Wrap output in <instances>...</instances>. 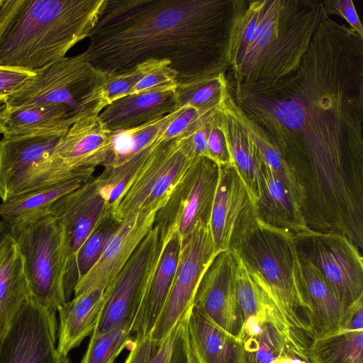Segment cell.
<instances>
[{
  "label": "cell",
  "mask_w": 363,
  "mask_h": 363,
  "mask_svg": "<svg viewBox=\"0 0 363 363\" xmlns=\"http://www.w3.org/2000/svg\"><path fill=\"white\" fill-rule=\"evenodd\" d=\"M0 345H1V342H0Z\"/></svg>",
  "instance_id": "681fc988"
},
{
  "label": "cell",
  "mask_w": 363,
  "mask_h": 363,
  "mask_svg": "<svg viewBox=\"0 0 363 363\" xmlns=\"http://www.w3.org/2000/svg\"><path fill=\"white\" fill-rule=\"evenodd\" d=\"M56 313L30 296L1 341L0 363H68L57 349Z\"/></svg>",
  "instance_id": "4fadbf2b"
},
{
  "label": "cell",
  "mask_w": 363,
  "mask_h": 363,
  "mask_svg": "<svg viewBox=\"0 0 363 363\" xmlns=\"http://www.w3.org/2000/svg\"><path fill=\"white\" fill-rule=\"evenodd\" d=\"M190 133L171 140L157 138L152 143L146 159L116 205L117 220L163 207L196 157Z\"/></svg>",
  "instance_id": "ba28073f"
},
{
  "label": "cell",
  "mask_w": 363,
  "mask_h": 363,
  "mask_svg": "<svg viewBox=\"0 0 363 363\" xmlns=\"http://www.w3.org/2000/svg\"><path fill=\"white\" fill-rule=\"evenodd\" d=\"M133 322H125L100 334H91L80 363H114L122 350L133 341Z\"/></svg>",
  "instance_id": "74e56055"
},
{
  "label": "cell",
  "mask_w": 363,
  "mask_h": 363,
  "mask_svg": "<svg viewBox=\"0 0 363 363\" xmlns=\"http://www.w3.org/2000/svg\"><path fill=\"white\" fill-rule=\"evenodd\" d=\"M69 128L4 135L0 140V199L21 194L33 169L48 158Z\"/></svg>",
  "instance_id": "9a60e30c"
},
{
  "label": "cell",
  "mask_w": 363,
  "mask_h": 363,
  "mask_svg": "<svg viewBox=\"0 0 363 363\" xmlns=\"http://www.w3.org/2000/svg\"><path fill=\"white\" fill-rule=\"evenodd\" d=\"M104 297L105 289L96 288L74 296L58 308L57 349L61 355L67 357L72 350L93 333Z\"/></svg>",
  "instance_id": "d4e9b609"
},
{
  "label": "cell",
  "mask_w": 363,
  "mask_h": 363,
  "mask_svg": "<svg viewBox=\"0 0 363 363\" xmlns=\"http://www.w3.org/2000/svg\"><path fill=\"white\" fill-rule=\"evenodd\" d=\"M294 236L257 221L234 250L266 289L289 325L310 337Z\"/></svg>",
  "instance_id": "5b68a950"
},
{
  "label": "cell",
  "mask_w": 363,
  "mask_h": 363,
  "mask_svg": "<svg viewBox=\"0 0 363 363\" xmlns=\"http://www.w3.org/2000/svg\"><path fill=\"white\" fill-rule=\"evenodd\" d=\"M92 177V176H91ZM91 177H79L21 194L0 203V220L12 237L50 215L52 206Z\"/></svg>",
  "instance_id": "603a6c76"
},
{
  "label": "cell",
  "mask_w": 363,
  "mask_h": 363,
  "mask_svg": "<svg viewBox=\"0 0 363 363\" xmlns=\"http://www.w3.org/2000/svg\"><path fill=\"white\" fill-rule=\"evenodd\" d=\"M238 108L240 118L262 162L282 181L301 208L303 199L302 188L284 156L266 131Z\"/></svg>",
  "instance_id": "d6a6232c"
},
{
  "label": "cell",
  "mask_w": 363,
  "mask_h": 363,
  "mask_svg": "<svg viewBox=\"0 0 363 363\" xmlns=\"http://www.w3.org/2000/svg\"><path fill=\"white\" fill-rule=\"evenodd\" d=\"M142 78L131 88L128 95L143 92L174 89L177 85V74L167 61H148Z\"/></svg>",
  "instance_id": "f35d334b"
},
{
  "label": "cell",
  "mask_w": 363,
  "mask_h": 363,
  "mask_svg": "<svg viewBox=\"0 0 363 363\" xmlns=\"http://www.w3.org/2000/svg\"><path fill=\"white\" fill-rule=\"evenodd\" d=\"M194 363H248L242 342L192 307L187 321Z\"/></svg>",
  "instance_id": "cb8c5ba5"
},
{
  "label": "cell",
  "mask_w": 363,
  "mask_h": 363,
  "mask_svg": "<svg viewBox=\"0 0 363 363\" xmlns=\"http://www.w3.org/2000/svg\"><path fill=\"white\" fill-rule=\"evenodd\" d=\"M5 101H6L5 98L0 96V107L4 104Z\"/></svg>",
  "instance_id": "7dc6e473"
},
{
  "label": "cell",
  "mask_w": 363,
  "mask_h": 363,
  "mask_svg": "<svg viewBox=\"0 0 363 363\" xmlns=\"http://www.w3.org/2000/svg\"><path fill=\"white\" fill-rule=\"evenodd\" d=\"M322 3L325 15H337L343 18L350 28L363 38V28L352 0H327Z\"/></svg>",
  "instance_id": "7bdbcfd3"
},
{
  "label": "cell",
  "mask_w": 363,
  "mask_h": 363,
  "mask_svg": "<svg viewBox=\"0 0 363 363\" xmlns=\"http://www.w3.org/2000/svg\"><path fill=\"white\" fill-rule=\"evenodd\" d=\"M261 194L255 203L257 221L296 235L308 229L300 206L282 181L262 161Z\"/></svg>",
  "instance_id": "484cf974"
},
{
  "label": "cell",
  "mask_w": 363,
  "mask_h": 363,
  "mask_svg": "<svg viewBox=\"0 0 363 363\" xmlns=\"http://www.w3.org/2000/svg\"><path fill=\"white\" fill-rule=\"evenodd\" d=\"M233 97L294 172L307 224L362 215L363 38L324 13L295 72Z\"/></svg>",
  "instance_id": "6da1fadb"
},
{
  "label": "cell",
  "mask_w": 363,
  "mask_h": 363,
  "mask_svg": "<svg viewBox=\"0 0 363 363\" xmlns=\"http://www.w3.org/2000/svg\"><path fill=\"white\" fill-rule=\"evenodd\" d=\"M175 89L125 96L106 106L99 118L111 133L138 128L179 108Z\"/></svg>",
  "instance_id": "44dd1931"
},
{
  "label": "cell",
  "mask_w": 363,
  "mask_h": 363,
  "mask_svg": "<svg viewBox=\"0 0 363 363\" xmlns=\"http://www.w3.org/2000/svg\"><path fill=\"white\" fill-rule=\"evenodd\" d=\"M241 341L248 363H270L292 342L310 343L305 335L293 330L284 320L263 321Z\"/></svg>",
  "instance_id": "4dcf8cb0"
},
{
  "label": "cell",
  "mask_w": 363,
  "mask_h": 363,
  "mask_svg": "<svg viewBox=\"0 0 363 363\" xmlns=\"http://www.w3.org/2000/svg\"><path fill=\"white\" fill-rule=\"evenodd\" d=\"M269 4V0H243L230 30L228 48L229 66L254 40Z\"/></svg>",
  "instance_id": "e575fe53"
},
{
  "label": "cell",
  "mask_w": 363,
  "mask_h": 363,
  "mask_svg": "<svg viewBox=\"0 0 363 363\" xmlns=\"http://www.w3.org/2000/svg\"><path fill=\"white\" fill-rule=\"evenodd\" d=\"M2 1H3V0H0V6H1V3H2Z\"/></svg>",
  "instance_id": "c3c4849f"
},
{
  "label": "cell",
  "mask_w": 363,
  "mask_h": 363,
  "mask_svg": "<svg viewBox=\"0 0 363 363\" xmlns=\"http://www.w3.org/2000/svg\"><path fill=\"white\" fill-rule=\"evenodd\" d=\"M218 111L231 164L256 203L261 194L262 160L240 118L238 108L230 88L218 107Z\"/></svg>",
  "instance_id": "7402d4cb"
},
{
  "label": "cell",
  "mask_w": 363,
  "mask_h": 363,
  "mask_svg": "<svg viewBox=\"0 0 363 363\" xmlns=\"http://www.w3.org/2000/svg\"><path fill=\"white\" fill-rule=\"evenodd\" d=\"M121 222L114 217L113 212H110L93 229L79 248L75 258L76 284L97 262Z\"/></svg>",
  "instance_id": "8d00e7d4"
},
{
  "label": "cell",
  "mask_w": 363,
  "mask_h": 363,
  "mask_svg": "<svg viewBox=\"0 0 363 363\" xmlns=\"http://www.w3.org/2000/svg\"><path fill=\"white\" fill-rule=\"evenodd\" d=\"M79 120L62 104H32L18 107H0V133L23 134L41 130L69 128Z\"/></svg>",
  "instance_id": "f1b7e54d"
},
{
  "label": "cell",
  "mask_w": 363,
  "mask_h": 363,
  "mask_svg": "<svg viewBox=\"0 0 363 363\" xmlns=\"http://www.w3.org/2000/svg\"><path fill=\"white\" fill-rule=\"evenodd\" d=\"M218 252L209 223H199L182 239L169 291L149 335L152 339H164L189 312L201 279Z\"/></svg>",
  "instance_id": "8fae6325"
},
{
  "label": "cell",
  "mask_w": 363,
  "mask_h": 363,
  "mask_svg": "<svg viewBox=\"0 0 363 363\" xmlns=\"http://www.w3.org/2000/svg\"><path fill=\"white\" fill-rule=\"evenodd\" d=\"M296 250L311 261L345 306L363 297L362 250L336 233L307 230L294 236Z\"/></svg>",
  "instance_id": "9c48e42d"
},
{
  "label": "cell",
  "mask_w": 363,
  "mask_h": 363,
  "mask_svg": "<svg viewBox=\"0 0 363 363\" xmlns=\"http://www.w3.org/2000/svg\"><path fill=\"white\" fill-rule=\"evenodd\" d=\"M104 79L105 73L94 68L84 52L65 56L35 73L3 105L62 104L78 119L99 116L107 106L101 91Z\"/></svg>",
  "instance_id": "8992f818"
},
{
  "label": "cell",
  "mask_w": 363,
  "mask_h": 363,
  "mask_svg": "<svg viewBox=\"0 0 363 363\" xmlns=\"http://www.w3.org/2000/svg\"><path fill=\"white\" fill-rule=\"evenodd\" d=\"M165 235L159 226L154 225L105 289L103 308L92 334L133 321L160 256Z\"/></svg>",
  "instance_id": "30bf717a"
},
{
  "label": "cell",
  "mask_w": 363,
  "mask_h": 363,
  "mask_svg": "<svg viewBox=\"0 0 363 363\" xmlns=\"http://www.w3.org/2000/svg\"><path fill=\"white\" fill-rule=\"evenodd\" d=\"M11 237L8 226L2 220H0V261Z\"/></svg>",
  "instance_id": "bcb514c9"
},
{
  "label": "cell",
  "mask_w": 363,
  "mask_h": 363,
  "mask_svg": "<svg viewBox=\"0 0 363 363\" xmlns=\"http://www.w3.org/2000/svg\"><path fill=\"white\" fill-rule=\"evenodd\" d=\"M110 211L100 192L96 176L59 199L50 215L60 221L69 245V262L65 279L67 297L74 292V262L77 254L100 220Z\"/></svg>",
  "instance_id": "2e32d148"
},
{
  "label": "cell",
  "mask_w": 363,
  "mask_h": 363,
  "mask_svg": "<svg viewBox=\"0 0 363 363\" xmlns=\"http://www.w3.org/2000/svg\"><path fill=\"white\" fill-rule=\"evenodd\" d=\"M311 340L306 348L310 363H363V297L350 306L339 331Z\"/></svg>",
  "instance_id": "4316f807"
},
{
  "label": "cell",
  "mask_w": 363,
  "mask_h": 363,
  "mask_svg": "<svg viewBox=\"0 0 363 363\" xmlns=\"http://www.w3.org/2000/svg\"><path fill=\"white\" fill-rule=\"evenodd\" d=\"M30 296L23 259L11 237L0 261V342Z\"/></svg>",
  "instance_id": "83f0119b"
},
{
  "label": "cell",
  "mask_w": 363,
  "mask_h": 363,
  "mask_svg": "<svg viewBox=\"0 0 363 363\" xmlns=\"http://www.w3.org/2000/svg\"><path fill=\"white\" fill-rule=\"evenodd\" d=\"M219 166L205 157H196L167 203L157 213L154 225L166 235L176 226L183 239L199 223H209Z\"/></svg>",
  "instance_id": "7c38bea8"
},
{
  "label": "cell",
  "mask_w": 363,
  "mask_h": 363,
  "mask_svg": "<svg viewBox=\"0 0 363 363\" xmlns=\"http://www.w3.org/2000/svg\"><path fill=\"white\" fill-rule=\"evenodd\" d=\"M146 69L147 65L143 63L128 72L117 74L105 73L101 91L107 106L118 99L128 96L131 88L145 74Z\"/></svg>",
  "instance_id": "ab89813d"
},
{
  "label": "cell",
  "mask_w": 363,
  "mask_h": 363,
  "mask_svg": "<svg viewBox=\"0 0 363 363\" xmlns=\"http://www.w3.org/2000/svg\"><path fill=\"white\" fill-rule=\"evenodd\" d=\"M298 256L299 282L307 306L310 337L333 335L344 325L350 307L337 299L311 261L298 252Z\"/></svg>",
  "instance_id": "d6986e66"
},
{
  "label": "cell",
  "mask_w": 363,
  "mask_h": 363,
  "mask_svg": "<svg viewBox=\"0 0 363 363\" xmlns=\"http://www.w3.org/2000/svg\"><path fill=\"white\" fill-rule=\"evenodd\" d=\"M225 74L203 77L177 84L175 96L178 107L185 106L206 113L218 108L229 89Z\"/></svg>",
  "instance_id": "836d02e7"
},
{
  "label": "cell",
  "mask_w": 363,
  "mask_h": 363,
  "mask_svg": "<svg viewBox=\"0 0 363 363\" xmlns=\"http://www.w3.org/2000/svg\"><path fill=\"white\" fill-rule=\"evenodd\" d=\"M207 151L208 159L218 166L231 164L228 143L218 108L213 112L211 117L207 139Z\"/></svg>",
  "instance_id": "60d3db41"
},
{
  "label": "cell",
  "mask_w": 363,
  "mask_h": 363,
  "mask_svg": "<svg viewBox=\"0 0 363 363\" xmlns=\"http://www.w3.org/2000/svg\"><path fill=\"white\" fill-rule=\"evenodd\" d=\"M182 238L176 226L165 235L163 247L132 323L134 338L149 335L165 303L177 269Z\"/></svg>",
  "instance_id": "ffe728a7"
},
{
  "label": "cell",
  "mask_w": 363,
  "mask_h": 363,
  "mask_svg": "<svg viewBox=\"0 0 363 363\" xmlns=\"http://www.w3.org/2000/svg\"><path fill=\"white\" fill-rule=\"evenodd\" d=\"M207 113H201L196 108L185 106L181 113L160 133L157 139L171 140L189 134L198 120Z\"/></svg>",
  "instance_id": "b9f144b4"
},
{
  "label": "cell",
  "mask_w": 363,
  "mask_h": 363,
  "mask_svg": "<svg viewBox=\"0 0 363 363\" xmlns=\"http://www.w3.org/2000/svg\"><path fill=\"white\" fill-rule=\"evenodd\" d=\"M323 13L318 0H269L254 40L230 64L235 89L272 84L295 72Z\"/></svg>",
  "instance_id": "277c9868"
},
{
  "label": "cell",
  "mask_w": 363,
  "mask_h": 363,
  "mask_svg": "<svg viewBox=\"0 0 363 363\" xmlns=\"http://www.w3.org/2000/svg\"><path fill=\"white\" fill-rule=\"evenodd\" d=\"M152 143L121 162L105 166L103 172L96 176L101 194L110 211L113 212L121 195L146 159Z\"/></svg>",
  "instance_id": "d590c367"
},
{
  "label": "cell",
  "mask_w": 363,
  "mask_h": 363,
  "mask_svg": "<svg viewBox=\"0 0 363 363\" xmlns=\"http://www.w3.org/2000/svg\"><path fill=\"white\" fill-rule=\"evenodd\" d=\"M257 224L255 202L232 164L219 166L210 228L217 251L235 249Z\"/></svg>",
  "instance_id": "5bb4252c"
},
{
  "label": "cell",
  "mask_w": 363,
  "mask_h": 363,
  "mask_svg": "<svg viewBox=\"0 0 363 363\" xmlns=\"http://www.w3.org/2000/svg\"><path fill=\"white\" fill-rule=\"evenodd\" d=\"M105 0H3L0 67L35 74L88 38Z\"/></svg>",
  "instance_id": "3957f363"
},
{
  "label": "cell",
  "mask_w": 363,
  "mask_h": 363,
  "mask_svg": "<svg viewBox=\"0 0 363 363\" xmlns=\"http://www.w3.org/2000/svg\"><path fill=\"white\" fill-rule=\"evenodd\" d=\"M308 346L302 342H292L277 359L270 363H310L306 354Z\"/></svg>",
  "instance_id": "f6af8a7d"
},
{
  "label": "cell",
  "mask_w": 363,
  "mask_h": 363,
  "mask_svg": "<svg viewBox=\"0 0 363 363\" xmlns=\"http://www.w3.org/2000/svg\"><path fill=\"white\" fill-rule=\"evenodd\" d=\"M243 0H105L84 53L106 74L167 61L177 84L225 74L234 19Z\"/></svg>",
  "instance_id": "7a4b0ae2"
},
{
  "label": "cell",
  "mask_w": 363,
  "mask_h": 363,
  "mask_svg": "<svg viewBox=\"0 0 363 363\" xmlns=\"http://www.w3.org/2000/svg\"><path fill=\"white\" fill-rule=\"evenodd\" d=\"M34 74L0 67V96H8L20 89Z\"/></svg>",
  "instance_id": "ee69618b"
},
{
  "label": "cell",
  "mask_w": 363,
  "mask_h": 363,
  "mask_svg": "<svg viewBox=\"0 0 363 363\" xmlns=\"http://www.w3.org/2000/svg\"><path fill=\"white\" fill-rule=\"evenodd\" d=\"M157 211H143L122 220L97 262L75 285L74 296L111 284L154 226Z\"/></svg>",
  "instance_id": "ac0fdd59"
},
{
  "label": "cell",
  "mask_w": 363,
  "mask_h": 363,
  "mask_svg": "<svg viewBox=\"0 0 363 363\" xmlns=\"http://www.w3.org/2000/svg\"><path fill=\"white\" fill-rule=\"evenodd\" d=\"M231 251L235 263V295L242 321L252 317L262 319H284L257 277L247 267L238 252L235 250Z\"/></svg>",
  "instance_id": "1f68e13d"
},
{
  "label": "cell",
  "mask_w": 363,
  "mask_h": 363,
  "mask_svg": "<svg viewBox=\"0 0 363 363\" xmlns=\"http://www.w3.org/2000/svg\"><path fill=\"white\" fill-rule=\"evenodd\" d=\"M235 264L231 250L218 252L201 279L192 307L239 337L243 321L235 295Z\"/></svg>",
  "instance_id": "e0dca14e"
},
{
  "label": "cell",
  "mask_w": 363,
  "mask_h": 363,
  "mask_svg": "<svg viewBox=\"0 0 363 363\" xmlns=\"http://www.w3.org/2000/svg\"><path fill=\"white\" fill-rule=\"evenodd\" d=\"M21 256L31 297L57 313L67 301L69 245L62 223L50 215L13 237Z\"/></svg>",
  "instance_id": "52a82bcc"
},
{
  "label": "cell",
  "mask_w": 363,
  "mask_h": 363,
  "mask_svg": "<svg viewBox=\"0 0 363 363\" xmlns=\"http://www.w3.org/2000/svg\"><path fill=\"white\" fill-rule=\"evenodd\" d=\"M189 313L161 340L150 335L133 338L124 363H194L188 337Z\"/></svg>",
  "instance_id": "f546056e"
}]
</instances>
